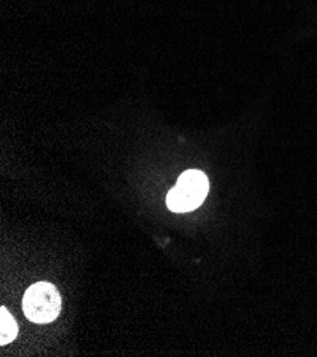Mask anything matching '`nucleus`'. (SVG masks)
I'll return each mask as SVG.
<instances>
[{"mask_svg":"<svg viewBox=\"0 0 317 357\" xmlns=\"http://www.w3.org/2000/svg\"><path fill=\"white\" fill-rule=\"evenodd\" d=\"M209 191L208 176L198 169L185 171L167 195V205L173 212H190L196 209Z\"/></svg>","mask_w":317,"mask_h":357,"instance_id":"f03ea898","label":"nucleus"},{"mask_svg":"<svg viewBox=\"0 0 317 357\" xmlns=\"http://www.w3.org/2000/svg\"><path fill=\"white\" fill-rule=\"evenodd\" d=\"M61 310V298L54 284L38 282L31 284L23 298V312L34 324H50Z\"/></svg>","mask_w":317,"mask_h":357,"instance_id":"f257e3e1","label":"nucleus"},{"mask_svg":"<svg viewBox=\"0 0 317 357\" xmlns=\"http://www.w3.org/2000/svg\"><path fill=\"white\" fill-rule=\"evenodd\" d=\"M17 325L6 307L0 309V344L12 343L17 336Z\"/></svg>","mask_w":317,"mask_h":357,"instance_id":"7ed1b4c3","label":"nucleus"}]
</instances>
